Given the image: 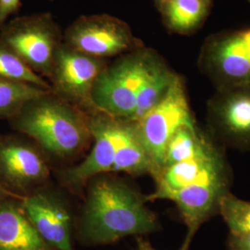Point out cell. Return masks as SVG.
Masks as SVG:
<instances>
[{
	"label": "cell",
	"mask_w": 250,
	"mask_h": 250,
	"mask_svg": "<svg viewBox=\"0 0 250 250\" xmlns=\"http://www.w3.org/2000/svg\"><path fill=\"white\" fill-rule=\"evenodd\" d=\"M9 197H20L16 195H14L11 191H9L8 188L5 186V184L3 183L2 179L0 177V200L9 198Z\"/></svg>",
	"instance_id": "484cf974"
},
{
	"label": "cell",
	"mask_w": 250,
	"mask_h": 250,
	"mask_svg": "<svg viewBox=\"0 0 250 250\" xmlns=\"http://www.w3.org/2000/svg\"><path fill=\"white\" fill-rule=\"evenodd\" d=\"M226 247L227 250H250V233L229 232Z\"/></svg>",
	"instance_id": "603a6c76"
},
{
	"label": "cell",
	"mask_w": 250,
	"mask_h": 250,
	"mask_svg": "<svg viewBox=\"0 0 250 250\" xmlns=\"http://www.w3.org/2000/svg\"><path fill=\"white\" fill-rule=\"evenodd\" d=\"M161 56L142 46L125 53L100 72L91 92V106L109 116L131 120L137 98Z\"/></svg>",
	"instance_id": "3957f363"
},
{
	"label": "cell",
	"mask_w": 250,
	"mask_h": 250,
	"mask_svg": "<svg viewBox=\"0 0 250 250\" xmlns=\"http://www.w3.org/2000/svg\"><path fill=\"white\" fill-rule=\"evenodd\" d=\"M0 40L39 75L50 77L61 33L52 17L36 14L18 17L0 31Z\"/></svg>",
	"instance_id": "8992f818"
},
{
	"label": "cell",
	"mask_w": 250,
	"mask_h": 250,
	"mask_svg": "<svg viewBox=\"0 0 250 250\" xmlns=\"http://www.w3.org/2000/svg\"><path fill=\"white\" fill-rule=\"evenodd\" d=\"M219 215L229 229V232L250 233V201L235 197L231 191L222 197Z\"/></svg>",
	"instance_id": "7402d4cb"
},
{
	"label": "cell",
	"mask_w": 250,
	"mask_h": 250,
	"mask_svg": "<svg viewBox=\"0 0 250 250\" xmlns=\"http://www.w3.org/2000/svg\"><path fill=\"white\" fill-rule=\"evenodd\" d=\"M83 197L74 229V240L83 247L108 246L127 236H147L161 230V222L146 205V196L116 173L92 179Z\"/></svg>",
	"instance_id": "6da1fadb"
},
{
	"label": "cell",
	"mask_w": 250,
	"mask_h": 250,
	"mask_svg": "<svg viewBox=\"0 0 250 250\" xmlns=\"http://www.w3.org/2000/svg\"><path fill=\"white\" fill-rule=\"evenodd\" d=\"M93 146L76 165L57 170L55 175L62 188L83 197L87 184L96 176L112 171L119 143V119L98 110L89 112Z\"/></svg>",
	"instance_id": "52a82bcc"
},
{
	"label": "cell",
	"mask_w": 250,
	"mask_h": 250,
	"mask_svg": "<svg viewBox=\"0 0 250 250\" xmlns=\"http://www.w3.org/2000/svg\"><path fill=\"white\" fill-rule=\"evenodd\" d=\"M177 74L162 58L141 90L137 98L134 114L129 121L136 122L140 120L155 107L167 94Z\"/></svg>",
	"instance_id": "d6986e66"
},
{
	"label": "cell",
	"mask_w": 250,
	"mask_h": 250,
	"mask_svg": "<svg viewBox=\"0 0 250 250\" xmlns=\"http://www.w3.org/2000/svg\"><path fill=\"white\" fill-rule=\"evenodd\" d=\"M21 7V0H0V31L7 23L9 16L16 13Z\"/></svg>",
	"instance_id": "cb8c5ba5"
},
{
	"label": "cell",
	"mask_w": 250,
	"mask_h": 250,
	"mask_svg": "<svg viewBox=\"0 0 250 250\" xmlns=\"http://www.w3.org/2000/svg\"><path fill=\"white\" fill-rule=\"evenodd\" d=\"M223 147L212 140L196 156L186 161L161 167L152 178L155 190L146 196V201L170 200L175 193L206 179L230 172Z\"/></svg>",
	"instance_id": "4fadbf2b"
},
{
	"label": "cell",
	"mask_w": 250,
	"mask_h": 250,
	"mask_svg": "<svg viewBox=\"0 0 250 250\" xmlns=\"http://www.w3.org/2000/svg\"><path fill=\"white\" fill-rule=\"evenodd\" d=\"M212 0H162L158 5L167 28L179 35H191L205 23Z\"/></svg>",
	"instance_id": "e0dca14e"
},
{
	"label": "cell",
	"mask_w": 250,
	"mask_h": 250,
	"mask_svg": "<svg viewBox=\"0 0 250 250\" xmlns=\"http://www.w3.org/2000/svg\"><path fill=\"white\" fill-rule=\"evenodd\" d=\"M212 141L207 132H203L196 124L186 125L178 129L166 146L163 164L169 166L186 161L202 151Z\"/></svg>",
	"instance_id": "ac0fdd59"
},
{
	"label": "cell",
	"mask_w": 250,
	"mask_h": 250,
	"mask_svg": "<svg viewBox=\"0 0 250 250\" xmlns=\"http://www.w3.org/2000/svg\"><path fill=\"white\" fill-rule=\"evenodd\" d=\"M50 160L29 138L0 134V177L14 195L23 197L49 184Z\"/></svg>",
	"instance_id": "9c48e42d"
},
{
	"label": "cell",
	"mask_w": 250,
	"mask_h": 250,
	"mask_svg": "<svg viewBox=\"0 0 250 250\" xmlns=\"http://www.w3.org/2000/svg\"><path fill=\"white\" fill-rule=\"evenodd\" d=\"M248 1H249V2H250V0H248Z\"/></svg>",
	"instance_id": "83f0119b"
},
{
	"label": "cell",
	"mask_w": 250,
	"mask_h": 250,
	"mask_svg": "<svg viewBox=\"0 0 250 250\" xmlns=\"http://www.w3.org/2000/svg\"><path fill=\"white\" fill-rule=\"evenodd\" d=\"M161 1H162V0H155V2H156V4H157V6L161 3Z\"/></svg>",
	"instance_id": "4316f807"
},
{
	"label": "cell",
	"mask_w": 250,
	"mask_h": 250,
	"mask_svg": "<svg viewBox=\"0 0 250 250\" xmlns=\"http://www.w3.org/2000/svg\"><path fill=\"white\" fill-rule=\"evenodd\" d=\"M133 123L151 160L154 167L152 176L163 164L165 148L170 137L181 127L197 123L184 77L177 74L164 98L140 120Z\"/></svg>",
	"instance_id": "5b68a950"
},
{
	"label": "cell",
	"mask_w": 250,
	"mask_h": 250,
	"mask_svg": "<svg viewBox=\"0 0 250 250\" xmlns=\"http://www.w3.org/2000/svg\"><path fill=\"white\" fill-rule=\"evenodd\" d=\"M21 198L0 200V250H56L37 233Z\"/></svg>",
	"instance_id": "9a60e30c"
},
{
	"label": "cell",
	"mask_w": 250,
	"mask_h": 250,
	"mask_svg": "<svg viewBox=\"0 0 250 250\" xmlns=\"http://www.w3.org/2000/svg\"><path fill=\"white\" fill-rule=\"evenodd\" d=\"M9 122L13 130L35 142L49 160L72 161L93 143L89 112L52 91L27 102Z\"/></svg>",
	"instance_id": "7a4b0ae2"
},
{
	"label": "cell",
	"mask_w": 250,
	"mask_h": 250,
	"mask_svg": "<svg viewBox=\"0 0 250 250\" xmlns=\"http://www.w3.org/2000/svg\"><path fill=\"white\" fill-rule=\"evenodd\" d=\"M0 78L51 90L50 83L33 71L17 54L0 40ZM52 91V90H51Z\"/></svg>",
	"instance_id": "44dd1931"
},
{
	"label": "cell",
	"mask_w": 250,
	"mask_h": 250,
	"mask_svg": "<svg viewBox=\"0 0 250 250\" xmlns=\"http://www.w3.org/2000/svg\"><path fill=\"white\" fill-rule=\"evenodd\" d=\"M21 201L29 221L46 244L56 250H74L76 215L63 192L49 183Z\"/></svg>",
	"instance_id": "30bf717a"
},
{
	"label": "cell",
	"mask_w": 250,
	"mask_h": 250,
	"mask_svg": "<svg viewBox=\"0 0 250 250\" xmlns=\"http://www.w3.org/2000/svg\"><path fill=\"white\" fill-rule=\"evenodd\" d=\"M230 187L231 171L183 188L170 197L188 228L187 235L194 238L203 224L219 215L220 201Z\"/></svg>",
	"instance_id": "5bb4252c"
},
{
	"label": "cell",
	"mask_w": 250,
	"mask_h": 250,
	"mask_svg": "<svg viewBox=\"0 0 250 250\" xmlns=\"http://www.w3.org/2000/svg\"><path fill=\"white\" fill-rule=\"evenodd\" d=\"M207 126L221 147L250 151V83L216 89L207 103Z\"/></svg>",
	"instance_id": "ba28073f"
},
{
	"label": "cell",
	"mask_w": 250,
	"mask_h": 250,
	"mask_svg": "<svg viewBox=\"0 0 250 250\" xmlns=\"http://www.w3.org/2000/svg\"><path fill=\"white\" fill-rule=\"evenodd\" d=\"M197 66L216 89L250 84V27L208 36Z\"/></svg>",
	"instance_id": "277c9868"
},
{
	"label": "cell",
	"mask_w": 250,
	"mask_h": 250,
	"mask_svg": "<svg viewBox=\"0 0 250 250\" xmlns=\"http://www.w3.org/2000/svg\"><path fill=\"white\" fill-rule=\"evenodd\" d=\"M194 238L186 235L185 240L177 250H190L191 244ZM135 250H158L152 246L150 241L146 236L135 237Z\"/></svg>",
	"instance_id": "d4e9b609"
},
{
	"label": "cell",
	"mask_w": 250,
	"mask_h": 250,
	"mask_svg": "<svg viewBox=\"0 0 250 250\" xmlns=\"http://www.w3.org/2000/svg\"><path fill=\"white\" fill-rule=\"evenodd\" d=\"M65 44L101 60L144 46L125 21L109 15L84 16L77 20L67 30Z\"/></svg>",
	"instance_id": "8fae6325"
},
{
	"label": "cell",
	"mask_w": 250,
	"mask_h": 250,
	"mask_svg": "<svg viewBox=\"0 0 250 250\" xmlns=\"http://www.w3.org/2000/svg\"><path fill=\"white\" fill-rule=\"evenodd\" d=\"M51 90L34 84L0 78V119L9 121L32 99Z\"/></svg>",
	"instance_id": "ffe728a7"
},
{
	"label": "cell",
	"mask_w": 250,
	"mask_h": 250,
	"mask_svg": "<svg viewBox=\"0 0 250 250\" xmlns=\"http://www.w3.org/2000/svg\"><path fill=\"white\" fill-rule=\"evenodd\" d=\"M153 170L151 160L137 135L134 123L119 119V143L111 172L141 176L151 175Z\"/></svg>",
	"instance_id": "2e32d148"
},
{
	"label": "cell",
	"mask_w": 250,
	"mask_h": 250,
	"mask_svg": "<svg viewBox=\"0 0 250 250\" xmlns=\"http://www.w3.org/2000/svg\"><path fill=\"white\" fill-rule=\"evenodd\" d=\"M106 66L104 60L82 53L62 43L54 57L49 77L51 90L60 98L84 111H93L91 92Z\"/></svg>",
	"instance_id": "7c38bea8"
}]
</instances>
